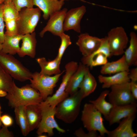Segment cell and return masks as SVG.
Returning a JSON list of instances; mask_svg holds the SVG:
<instances>
[{"instance_id": "19", "label": "cell", "mask_w": 137, "mask_h": 137, "mask_svg": "<svg viewBox=\"0 0 137 137\" xmlns=\"http://www.w3.org/2000/svg\"><path fill=\"white\" fill-rule=\"evenodd\" d=\"M22 40V43L17 54L21 57L27 55L34 58L36 55L37 43L36 33L34 31L23 35Z\"/></svg>"}, {"instance_id": "14", "label": "cell", "mask_w": 137, "mask_h": 137, "mask_svg": "<svg viewBox=\"0 0 137 137\" xmlns=\"http://www.w3.org/2000/svg\"><path fill=\"white\" fill-rule=\"evenodd\" d=\"M137 107L136 102L124 105L113 106L109 114L104 118L111 126L119 123L125 117L136 113Z\"/></svg>"}, {"instance_id": "11", "label": "cell", "mask_w": 137, "mask_h": 137, "mask_svg": "<svg viewBox=\"0 0 137 137\" xmlns=\"http://www.w3.org/2000/svg\"><path fill=\"white\" fill-rule=\"evenodd\" d=\"M111 56L107 39H103L98 49L90 55L83 56L81 63L88 67L92 68L98 66L103 65L108 62V58Z\"/></svg>"}, {"instance_id": "32", "label": "cell", "mask_w": 137, "mask_h": 137, "mask_svg": "<svg viewBox=\"0 0 137 137\" xmlns=\"http://www.w3.org/2000/svg\"><path fill=\"white\" fill-rule=\"evenodd\" d=\"M33 0H12V2L15 8L19 12L22 9L25 8L33 7Z\"/></svg>"}, {"instance_id": "29", "label": "cell", "mask_w": 137, "mask_h": 137, "mask_svg": "<svg viewBox=\"0 0 137 137\" xmlns=\"http://www.w3.org/2000/svg\"><path fill=\"white\" fill-rule=\"evenodd\" d=\"M26 108V106L21 105L14 108L17 123L20 128L22 134L24 136H27L29 132Z\"/></svg>"}, {"instance_id": "22", "label": "cell", "mask_w": 137, "mask_h": 137, "mask_svg": "<svg viewBox=\"0 0 137 137\" xmlns=\"http://www.w3.org/2000/svg\"><path fill=\"white\" fill-rule=\"evenodd\" d=\"M129 67L124 54L118 60L111 62H108L102 65L100 72L102 75H110L124 71L129 72Z\"/></svg>"}, {"instance_id": "10", "label": "cell", "mask_w": 137, "mask_h": 137, "mask_svg": "<svg viewBox=\"0 0 137 137\" xmlns=\"http://www.w3.org/2000/svg\"><path fill=\"white\" fill-rule=\"evenodd\" d=\"M108 95L109 102L113 106H122L136 102L130 90V81L115 85L110 87Z\"/></svg>"}, {"instance_id": "12", "label": "cell", "mask_w": 137, "mask_h": 137, "mask_svg": "<svg viewBox=\"0 0 137 137\" xmlns=\"http://www.w3.org/2000/svg\"><path fill=\"white\" fill-rule=\"evenodd\" d=\"M67 9L64 8L57 11L49 17L46 25L39 33L40 36L42 38L45 33L50 32L54 36L60 37L64 33L63 24Z\"/></svg>"}, {"instance_id": "4", "label": "cell", "mask_w": 137, "mask_h": 137, "mask_svg": "<svg viewBox=\"0 0 137 137\" xmlns=\"http://www.w3.org/2000/svg\"><path fill=\"white\" fill-rule=\"evenodd\" d=\"M81 120L84 128L88 131H96L104 136L108 131L105 127L102 114L92 103H86L82 111Z\"/></svg>"}, {"instance_id": "3", "label": "cell", "mask_w": 137, "mask_h": 137, "mask_svg": "<svg viewBox=\"0 0 137 137\" xmlns=\"http://www.w3.org/2000/svg\"><path fill=\"white\" fill-rule=\"evenodd\" d=\"M0 65L17 80L23 82L32 78V73L12 55L0 52Z\"/></svg>"}, {"instance_id": "8", "label": "cell", "mask_w": 137, "mask_h": 137, "mask_svg": "<svg viewBox=\"0 0 137 137\" xmlns=\"http://www.w3.org/2000/svg\"><path fill=\"white\" fill-rule=\"evenodd\" d=\"M107 37L111 56H119L124 54L129 39L122 27L112 28L108 32Z\"/></svg>"}, {"instance_id": "46", "label": "cell", "mask_w": 137, "mask_h": 137, "mask_svg": "<svg viewBox=\"0 0 137 137\" xmlns=\"http://www.w3.org/2000/svg\"><path fill=\"white\" fill-rule=\"evenodd\" d=\"M136 25H135L134 26V29L135 30H136V27H136Z\"/></svg>"}, {"instance_id": "43", "label": "cell", "mask_w": 137, "mask_h": 137, "mask_svg": "<svg viewBox=\"0 0 137 137\" xmlns=\"http://www.w3.org/2000/svg\"><path fill=\"white\" fill-rule=\"evenodd\" d=\"M59 1H62V2H64V1H68V0H59ZM80 0V1H82V2H86L84 0Z\"/></svg>"}, {"instance_id": "23", "label": "cell", "mask_w": 137, "mask_h": 137, "mask_svg": "<svg viewBox=\"0 0 137 137\" xmlns=\"http://www.w3.org/2000/svg\"><path fill=\"white\" fill-rule=\"evenodd\" d=\"M129 74V72L124 71L108 76L100 75L98 76V79L99 82L102 83V88H108L115 85L130 82Z\"/></svg>"}, {"instance_id": "6", "label": "cell", "mask_w": 137, "mask_h": 137, "mask_svg": "<svg viewBox=\"0 0 137 137\" xmlns=\"http://www.w3.org/2000/svg\"><path fill=\"white\" fill-rule=\"evenodd\" d=\"M41 11L38 7L22 9L19 12L17 23L18 34L24 35L35 31L41 18Z\"/></svg>"}, {"instance_id": "25", "label": "cell", "mask_w": 137, "mask_h": 137, "mask_svg": "<svg viewBox=\"0 0 137 137\" xmlns=\"http://www.w3.org/2000/svg\"><path fill=\"white\" fill-rule=\"evenodd\" d=\"M5 35L4 40L2 43V49L0 52L12 55L17 54L20 48L19 43L23 35Z\"/></svg>"}, {"instance_id": "36", "label": "cell", "mask_w": 137, "mask_h": 137, "mask_svg": "<svg viewBox=\"0 0 137 137\" xmlns=\"http://www.w3.org/2000/svg\"><path fill=\"white\" fill-rule=\"evenodd\" d=\"M8 127L3 125L0 129V137H13L12 133L8 130Z\"/></svg>"}, {"instance_id": "30", "label": "cell", "mask_w": 137, "mask_h": 137, "mask_svg": "<svg viewBox=\"0 0 137 137\" xmlns=\"http://www.w3.org/2000/svg\"><path fill=\"white\" fill-rule=\"evenodd\" d=\"M14 82L12 77L0 65V89L7 93L9 92Z\"/></svg>"}, {"instance_id": "17", "label": "cell", "mask_w": 137, "mask_h": 137, "mask_svg": "<svg viewBox=\"0 0 137 137\" xmlns=\"http://www.w3.org/2000/svg\"><path fill=\"white\" fill-rule=\"evenodd\" d=\"M135 113L123 119L118 126L114 129L109 131L108 137H135L137 134L132 128V124L136 116Z\"/></svg>"}, {"instance_id": "9", "label": "cell", "mask_w": 137, "mask_h": 137, "mask_svg": "<svg viewBox=\"0 0 137 137\" xmlns=\"http://www.w3.org/2000/svg\"><path fill=\"white\" fill-rule=\"evenodd\" d=\"M78 66L77 62L71 61L65 65V73L63 76L62 82L55 93L48 97L44 101L51 106L55 107L61 101L69 96L65 89L69 79L76 71Z\"/></svg>"}, {"instance_id": "38", "label": "cell", "mask_w": 137, "mask_h": 137, "mask_svg": "<svg viewBox=\"0 0 137 137\" xmlns=\"http://www.w3.org/2000/svg\"><path fill=\"white\" fill-rule=\"evenodd\" d=\"M130 90L131 93L134 97L137 99V82L130 81Z\"/></svg>"}, {"instance_id": "5", "label": "cell", "mask_w": 137, "mask_h": 137, "mask_svg": "<svg viewBox=\"0 0 137 137\" xmlns=\"http://www.w3.org/2000/svg\"><path fill=\"white\" fill-rule=\"evenodd\" d=\"M39 105L41 109L42 118L37 128V133L38 135L47 133L48 136H52L54 134V129L60 132L65 133V130L59 126L55 119L56 107H53L44 101Z\"/></svg>"}, {"instance_id": "20", "label": "cell", "mask_w": 137, "mask_h": 137, "mask_svg": "<svg viewBox=\"0 0 137 137\" xmlns=\"http://www.w3.org/2000/svg\"><path fill=\"white\" fill-rule=\"evenodd\" d=\"M88 67L81 62L79 63L77 69L70 78L66 88L65 92L69 95L74 94L78 90Z\"/></svg>"}, {"instance_id": "33", "label": "cell", "mask_w": 137, "mask_h": 137, "mask_svg": "<svg viewBox=\"0 0 137 137\" xmlns=\"http://www.w3.org/2000/svg\"><path fill=\"white\" fill-rule=\"evenodd\" d=\"M3 3L0 4V42L2 44L4 42L5 35L4 28L5 26L3 17Z\"/></svg>"}, {"instance_id": "45", "label": "cell", "mask_w": 137, "mask_h": 137, "mask_svg": "<svg viewBox=\"0 0 137 137\" xmlns=\"http://www.w3.org/2000/svg\"><path fill=\"white\" fill-rule=\"evenodd\" d=\"M3 3V0H0V4Z\"/></svg>"}, {"instance_id": "16", "label": "cell", "mask_w": 137, "mask_h": 137, "mask_svg": "<svg viewBox=\"0 0 137 137\" xmlns=\"http://www.w3.org/2000/svg\"><path fill=\"white\" fill-rule=\"evenodd\" d=\"M4 4L3 17L6 29L5 34H18L17 23L19 12L16 9L12 2L8 4Z\"/></svg>"}, {"instance_id": "2", "label": "cell", "mask_w": 137, "mask_h": 137, "mask_svg": "<svg viewBox=\"0 0 137 137\" xmlns=\"http://www.w3.org/2000/svg\"><path fill=\"white\" fill-rule=\"evenodd\" d=\"M83 99L79 90L58 104L56 107L55 116L67 124L73 122L78 116L81 101Z\"/></svg>"}, {"instance_id": "18", "label": "cell", "mask_w": 137, "mask_h": 137, "mask_svg": "<svg viewBox=\"0 0 137 137\" xmlns=\"http://www.w3.org/2000/svg\"><path fill=\"white\" fill-rule=\"evenodd\" d=\"M64 4L59 0H33V5L39 8L43 12V17L48 19L54 12L61 9Z\"/></svg>"}, {"instance_id": "35", "label": "cell", "mask_w": 137, "mask_h": 137, "mask_svg": "<svg viewBox=\"0 0 137 137\" xmlns=\"http://www.w3.org/2000/svg\"><path fill=\"white\" fill-rule=\"evenodd\" d=\"M1 120L3 125L8 127L11 126L13 123V120L12 118L10 115L4 114L1 115Z\"/></svg>"}, {"instance_id": "1", "label": "cell", "mask_w": 137, "mask_h": 137, "mask_svg": "<svg viewBox=\"0 0 137 137\" xmlns=\"http://www.w3.org/2000/svg\"><path fill=\"white\" fill-rule=\"evenodd\" d=\"M5 97L9 106L13 108L21 105L38 104L43 101L39 92L30 85L19 88L14 82L11 91Z\"/></svg>"}, {"instance_id": "41", "label": "cell", "mask_w": 137, "mask_h": 137, "mask_svg": "<svg viewBox=\"0 0 137 137\" xmlns=\"http://www.w3.org/2000/svg\"><path fill=\"white\" fill-rule=\"evenodd\" d=\"M2 112L1 111V106H0V128L2 126V124L1 120V117L2 115Z\"/></svg>"}, {"instance_id": "39", "label": "cell", "mask_w": 137, "mask_h": 137, "mask_svg": "<svg viewBox=\"0 0 137 137\" xmlns=\"http://www.w3.org/2000/svg\"><path fill=\"white\" fill-rule=\"evenodd\" d=\"M7 92L0 89V97L6 96Z\"/></svg>"}, {"instance_id": "27", "label": "cell", "mask_w": 137, "mask_h": 137, "mask_svg": "<svg viewBox=\"0 0 137 137\" xmlns=\"http://www.w3.org/2000/svg\"><path fill=\"white\" fill-rule=\"evenodd\" d=\"M97 86L96 81L91 73L89 67L87 70L79 88L83 98L94 92Z\"/></svg>"}, {"instance_id": "31", "label": "cell", "mask_w": 137, "mask_h": 137, "mask_svg": "<svg viewBox=\"0 0 137 137\" xmlns=\"http://www.w3.org/2000/svg\"><path fill=\"white\" fill-rule=\"evenodd\" d=\"M61 43L59 48L57 57L61 60L63 55L67 48L72 44L70 36L64 33L60 36Z\"/></svg>"}, {"instance_id": "40", "label": "cell", "mask_w": 137, "mask_h": 137, "mask_svg": "<svg viewBox=\"0 0 137 137\" xmlns=\"http://www.w3.org/2000/svg\"><path fill=\"white\" fill-rule=\"evenodd\" d=\"M3 3L5 4H7L10 3L12 2V0H3Z\"/></svg>"}, {"instance_id": "7", "label": "cell", "mask_w": 137, "mask_h": 137, "mask_svg": "<svg viewBox=\"0 0 137 137\" xmlns=\"http://www.w3.org/2000/svg\"><path fill=\"white\" fill-rule=\"evenodd\" d=\"M64 71L53 76L42 75L37 72L33 73L32 78L30 80V85L39 92L44 101L48 97L53 94L54 89Z\"/></svg>"}, {"instance_id": "37", "label": "cell", "mask_w": 137, "mask_h": 137, "mask_svg": "<svg viewBox=\"0 0 137 137\" xmlns=\"http://www.w3.org/2000/svg\"><path fill=\"white\" fill-rule=\"evenodd\" d=\"M129 77L130 81L137 82V67L131 69L130 72L129 71Z\"/></svg>"}, {"instance_id": "21", "label": "cell", "mask_w": 137, "mask_h": 137, "mask_svg": "<svg viewBox=\"0 0 137 137\" xmlns=\"http://www.w3.org/2000/svg\"><path fill=\"white\" fill-rule=\"evenodd\" d=\"M41 68L40 73L42 75L51 76L60 73V65L61 60L57 56L53 60L47 61L44 57L36 59Z\"/></svg>"}, {"instance_id": "28", "label": "cell", "mask_w": 137, "mask_h": 137, "mask_svg": "<svg viewBox=\"0 0 137 137\" xmlns=\"http://www.w3.org/2000/svg\"><path fill=\"white\" fill-rule=\"evenodd\" d=\"M110 91L107 90L102 92L98 97L95 100H90V103L92 104L95 108L104 115V117L109 113L113 105L110 102H107L106 98Z\"/></svg>"}, {"instance_id": "44", "label": "cell", "mask_w": 137, "mask_h": 137, "mask_svg": "<svg viewBox=\"0 0 137 137\" xmlns=\"http://www.w3.org/2000/svg\"><path fill=\"white\" fill-rule=\"evenodd\" d=\"M2 44L0 42V51L2 49Z\"/></svg>"}, {"instance_id": "13", "label": "cell", "mask_w": 137, "mask_h": 137, "mask_svg": "<svg viewBox=\"0 0 137 137\" xmlns=\"http://www.w3.org/2000/svg\"><path fill=\"white\" fill-rule=\"evenodd\" d=\"M86 11V7L84 5L72 8L67 11L63 24L64 31L73 30L80 33L81 21Z\"/></svg>"}, {"instance_id": "24", "label": "cell", "mask_w": 137, "mask_h": 137, "mask_svg": "<svg viewBox=\"0 0 137 137\" xmlns=\"http://www.w3.org/2000/svg\"><path fill=\"white\" fill-rule=\"evenodd\" d=\"M26 113L29 132L38 127L42 118L41 110L38 104L26 106Z\"/></svg>"}, {"instance_id": "42", "label": "cell", "mask_w": 137, "mask_h": 137, "mask_svg": "<svg viewBox=\"0 0 137 137\" xmlns=\"http://www.w3.org/2000/svg\"><path fill=\"white\" fill-rule=\"evenodd\" d=\"M38 137H48V136L47 135L45 134H43V133L38 135Z\"/></svg>"}, {"instance_id": "34", "label": "cell", "mask_w": 137, "mask_h": 137, "mask_svg": "<svg viewBox=\"0 0 137 137\" xmlns=\"http://www.w3.org/2000/svg\"><path fill=\"white\" fill-rule=\"evenodd\" d=\"M74 134L78 137H101L98 135L97 131H88L87 133H85L81 127L76 130Z\"/></svg>"}, {"instance_id": "47", "label": "cell", "mask_w": 137, "mask_h": 137, "mask_svg": "<svg viewBox=\"0 0 137 137\" xmlns=\"http://www.w3.org/2000/svg\"><path fill=\"white\" fill-rule=\"evenodd\" d=\"M1 106L0 105V106Z\"/></svg>"}, {"instance_id": "15", "label": "cell", "mask_w": 137, "mask_h": 137, "mask_svg": "<svg viewBox=\"0 0 137 137\" xmlns=\"http://www.w3.org/2000/svg\"><path fill=\"white\" fill-rule=\"evenodd\" d=\"M102 38L90 35L87 33H81L78 36L76 43L83 56H88L92 54L99 48Z\"/></svg>"}, {"instance_id": "26", "label": "cell", "mask_w": 137, "mask_h": 137, "mask_svg": "<svg viewBox=\"0 0 137 137\" xmlns=\"http://www.w3.org/2000/svg\"><path fill=\"white\" fill-rule=\"evenodd\" d=\"M129 45L124 53L126 60L129 66L137 65V35L133 31L130 34Z\"/></svg>"}]
</instances>
